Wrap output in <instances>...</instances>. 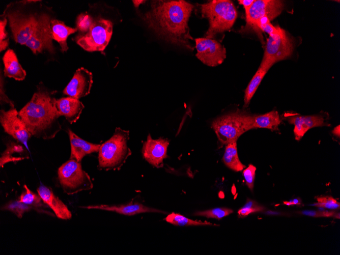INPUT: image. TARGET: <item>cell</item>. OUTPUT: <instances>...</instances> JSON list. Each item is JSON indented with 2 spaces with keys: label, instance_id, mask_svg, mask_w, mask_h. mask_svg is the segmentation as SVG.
<instances>
[{
  "label": "cell",
  "instance_id": "6da1fadb",
  "mask_svg": "<svg viewBox=\"0 0 340 255\" xmlns=\"http://www.w3.org/2000/svg\"><path fill=\"white\" fill-rule=\"evenodd\" d=\"M193 5L184 0L152 1L151 10L142 18L160 38L173 44L193 51V40L188 25Z\"/></svg>",
  "mask_w": 340,
  "mask_h": 255
},
{
  "label": "cell",
  "instance_id": "7a4b0ae2",
  "mask_svg": "<svg viewBox=\"0 0 340 255\" xmlns=\"http://www.w3.org/2000/svg\"><path fill=\"white\" fill-rule=\"evenodd\" d=\"M55 99L45 88L39 86L31 100L18 112V116L32 136L45 140L55 137L61 130V116Z\"/></svg>",
  "mask_w": 340,
  "mask_h": 255
},
{
  "label": "cell",
  "instance_id": "3957f363",
  "mask_svg": "<svg viewBox=\"0 0 340 255\" xmlns=\"http://www.w3.org/2000/svg\"><path fill=\"white\" fill-rule=\"evenodd\" d=\"M129 139V131L117 127L113 135L100 146L98 168L105 171L120 169L131 155L127 144Z\"/></svg>",
  "mask_w": 340,
  "mask_h": 255
},
{
  "label": "cell",
  "instance_id": "277c9868",
  "mask_svg": "<svg viewBox=\"0 0 340 255\" xmlns=\"http://www.w3.org/2000/svg\"><path fill=\"white\" fill-rule=\"evenodd\" d=\"M202 16L208 19L209 27L206 38L212 39L217 33L229 31L237 17V11L229 0H213L201 5Z\"/></svg>",
  "mask_w": 340,
  "mask_h": 255
},
{
  "label": "cell",
  "instance_id": "5b68a950",
  "mask_svg": "<svg viewBox=\"0 0 340 255\" xmlns=\"http://www.w3.org/2000/svg\"><path fill=\"white\" fill-rule=\"evenodd\" d=\"M252 117L240 110L223 115L215 119L211 127L219 144L226 145L237 141L245 132L252 129Z\"/></svg>",
  "mask_w": 340,
  "mask_h": 255
},
{
  "label": "cell",
  "instance_id": "8992f818",
  "mask_svg": "<svg viewBox=\"0 0 340 255\" xmlns=\"http://www.w3.org/2000/svg\"><path fill=\"white\" fill-rule=\"evenodd\" d=\"M58 179L64 192L72 195L93 187L89 175L82 169L80 162L73 158L58 169Z\"/></svg>",
  "mask_w": 340,
  "mask_h": 255
},
{
  "label": "cell",
  "instance_id": "52a82bcc",
  "mask_svg": "<svg viewBox=\"0 0 340 255\" xmlns=\"http://www.w3.org/2000/svg\"><path fill=\"white\" fill-rule=\"evenodd\" d=\"M113 24L108 19L99 18L94 21L89 31L79 34L76 43L88 51H101L109 43L112 34Z\"/></svg>",
  "mask_w": 340,
  "mask_h": 255
},
{
  "label": "cell",
  "instance_id": "ba28073f",
  "mask_svg": "<svg viewBox=\"0 0 340 255\" xmlns=\"http://www.w3.org/2000/svg\"><path fill=\"white\" fill-rule=\"evenodd\" d=\"M284 8V3L279 0H254L249 9L245 12L246 25L243 30L252 29L262 40L263 36L258 25L263 18L270 21L280 14Z\"/></svg>",
  "mask_w": 340,
  "mask_h": 255
},
{
  "label": "cell",
  "instance_id": "9c48e42d",
  "mask_svg": "<svg viewBox=\"0 0 340 255\" xmlns=\"http://www.w3.org/2000/svg\"><path fill=\"white\" fill-rule=\"evenodd\" d=\"M294 48L292 39L281 28L278 34L269 36L267 39L261 65L270 68L275 63L287 59L291 55Z\"/></svg>",
  "mask_w": 340,
  "mask_h": 255
},
{
  "label": "cell",
  "instance_id": "30bf717a",
  "mask_svg": "<svg viewBox=\"0 0 340 255\" xmlns=\"http://www.w3.org/2000/svg\"><path fill=\"white\" fill-rule=\"evenodd\" d=\"M50 21L49 16L45 13L37 17V22L34 32L25 44L34 54L41 52L45 49L51 53L54 51Z\"/></svg>",
  "mask_w": 340,
  "mask_h": 255
},
{
  "label": "cell",
  "instance_id": "8fae6325",
  "mask_svg": "<svg viewBox=\"0 0 340 255\" xmlns=\"http://www.w3.org/2000/svg\"><path fill=\"white\" fill-rule=\"evenodd\" d=\"M197 50L196 58L203 64L210 67L221 64L226 58L225 47L215 40L206 38L194 39Z\"/></svg>",
  "mask_w": 340,
  "mask_h": 255
},
{
  "label": "cell",
  "instance_id": "7c38bea8",
  "mask_svg": "<svg viewBox=\"0 0 340 255\" xmlns=\"http://www.w3.org/2000/svg\"><path fill=\"white\" fill-rule=\"evenodd\" d=\"M0 123L5 132L29 150L27 142L32 135L19 118L18 112L15 107H10L7 111L1 110Z\"/></svg>",
  "mask_w": 340,
  "mask_h": 255
},
{
  "label": "cell",
  "instance_id": "4fadbf2b",
  "mask_svg": "<svg viewBox=\"0 0 340 255\" xmlns=\"http://www.w3.org/2000/svg\"><path fill=\"white\" fill-rule=\"evenodd\" d=\"M7 17L14 39L17 43L25 45L34 32L38 17L24 14L18 11L7 13Z\"/></svg>",
  "mask_w": 340,
  "mask_h": 255
},
{
  "label": "cell",
  "instance_id": "5bb4252c",
  "mask_svg": "<svg viewBox=\"0 0 340 255\" xmlns=\"http://www.w3.org/2000/svg\"><path fill=\"white\" fill-rule=\"evenodd\" d=\"M169 140L160 137L153 139L149 134L143 144L142 154L145 159L157 168L163 166V159L167 158V150Z\"/></svg>",
  "mask_w": 340,
  "mask_h": 255
},
{
  "label": "cell",
  "instance_id": "9a60e30c",
  "mask_svg": "<svg viewBox=\"0 0 340 255\" xmlns=\"http://www.w3.org/2000/svg\"><path fill=\"white\" fill-rule=\"evenodd\" d=\"M93 74L87 69L81 67L76 70L72 78L68 83L63 93L75 99L88 95L93 84Z\"/></svg>",
  "mask_w": 340,
  "mask_h": 255
},
{
  "label": "cell",
  "instance_id": "2e32d148",
  "mask_svg": "<svg viewBox=\"0 0 340 255\" xmlns=\"http://www.w3.org/2000/svg\"><path fill=\"white\" fill-rule=\"evenodd\" d=\"M37 191L43 203L53 211L58 218L69 220L72 218L71 211L67 206L55 195L50 188L41 185L37 188Z\"/></svg>",
  "mask_w": 340,
  "mask_h": 255
},
{
  "label": "cell",
  "instance_id": "e0dca14e",
  "mask_svg": "<svg viewBox=\"0 0 340 255\" xmlns=\"http://www.w3.org/2000/svg\"><path fill=\"white\" fill-rule=\"evenodd\" d=\"M287 120L290 124L294 125L293 131L297 140H299L312 128L329 125L321 115H297L291 117Z\"/></svg>",
  "mask_w": 340,
  "mask_h": 255
},
{
  "label": "cell",
  "instance_id": "ac0fdd59",
  "mask_svg": "<svg viewBox=\"0 0 340 255\" xmlns=\"http://www.w3.org/2000/svg\"><path fill=\"white\" fill-rule=\"evenodd\" d=\"M81 208L87 209H98L112 211L129 216L146 212L165 213L162 211L147 207L139 203L133 202H131L130 203L125 205L117 206H109L107 205H90L81 207Z\"/></svg>",
  "mask_w": 340,
  "mask_h": 255
},
{
  "label": "cell",
  "instance_id": "d6986e66",
  "mask_svg": "<svg viewBox=\"0 0 340 255\" xmlns=\"http://www.w3.org/2000/svg\"><path fill=\"white\" fill-rule=\"evenodd\" d=\"M55 104L60 116L65 117L70 124L75 123L78 120L84 107L79 99L71 97L55 99Z\"/></svg>",
  "mask_w": 340,
  "mask_h": 255
},
{
  "label": "cell",
  "instance_id": "ffe728a7",
  "mask_svg": "<svg viewBox=\"0 0 340 255\" xmlns=\"http://www.w3.org/2000/svg\"><path fill=\"white\" fill-rule=\"evenodd\" d=\"M68 133L71 145V158H74L78 162L87 155L98 152L101 145L89 143L81 138L70 129Z\"/></svg>",
  "mask_w": 340,
  "mask_h": 255
},
{
  "label": "cell",
  "instance_id": "44dd1931",
  "mask_svg": "<svg viewBox=\"0 0 340 255\" xmlns=\"http://www.w3.org/2000/svg\"><path fill=\"white\" fill-rule=\"evenodd\" d=\"M4 64V73L5 76L22 80L26 76V72L19 64L14 51L8 49L3 57Z\"/></svg>",
  "mask_w": 340,
  "mask_h": 255
},
{
  "label": "cell",
  "instance_id": "7402d4cb",
  "mask_svg": "<svg viewBox=\"0 0 340 255\" xmlns=\"http://www.w3.org/2000/svg\"><path fill=\"white\" fill-rule=\"evenodd\" d=\"M50 26L52 39L59 43L63 52L66 51L68 49L67 39L69 35L78 31L77 28L68 26L64 22L57 19L51 20Z\"/></svg>",
  "mask_w": 340,
  "mask_h": 255
},
{
  "label": "cell",
  "instance_id": "603a6c76",
  "mask_svg": "<svg viewBox=\"0 0 340 255\" xmlns=\"http://www.w3.org/2000/svg\"><path fill=\"white\" fill-rule=\"evenodd\" d=\"M19 142H10L7 144V148L3 152L0 159V165L2 168L9 162H16L29 158L27 152Z\"/></svg>",
  "mask_w": 340,
  "mask_h": 255
},
{
  "label": "cell",
  "instance_id": "cb8c5ba5",
  "mask_svg": "<svg viewBox=\"0 0 340 255\" xmlns=\"http://www.w3.org/2000/svg\"><path fill=\"white\" fill-rule=\"evenodd\" d=\"M252 129L266 128L276 130L281 122L279 115L275 110L271 111L263 115L253 116Z\"/></svg>",
  "mask_w": 340,
  "mask_h": 255
},
{
  "label": "cell",
  "instance_id": "d4e9b609",
  "mask_svg": "<svg viewBox=\"0 0 340 255\" xmlns=\"http://www.w3.org/2000/svg\"><path fill=\"white\" fill-rule=\"evenodd\" d=\"M222 161L228 168L235 172L242 171L246 167L239 158L237 141L231 142L226 145Z\"/></svg>",
  "mask_w": 340,
  "mask_h": 255
},
{
  "label": "cell",
  "instance_id": "484cf974",
  "mask_svg": "<svg viewBox=\"0 0 340 255\" xmlns=\"http://www.w3.org/2000/svg\"><path fill=\"white\" fill-rule=\"evenodd\" d=\"M270 68L269 66L260 65L245 90L244 101L245 106L248 105L262 79Z\"/></svg>",
  "mask_w": 340,
  "mask_h": 255
},
{
  "label": "cell",
  "instance_id": "4316f807",
  "mask_svg": "<svg viewBox=\"0 0 340 255\" xmlns=\"http://www.w3.org/2000/svg\"><path fill=\"white\" fill-rule=\"evenodd\" d=\"M165 220L166 222L177 226L218 225L210 222L194 220L175 213L168 214Z\"/></svg>",
  "mask_w": 340,
  "mask_h": 255
},
{
  "label": "cell",
  "instance_id": "83f0119b",
  "mask_svg": "<svg viewBox=\"0 0 340 255\" xmlns=\"http://www.w3.org/2000/svg\"><path fill=\"white\" fill-rule=\"evenodd\" d=\"M25 191L23 192L19 197V201L35 208L43 207V202L40 195L32 191L28 187L24 185Z\"/></svg>",
  "mask_w": 340,
  "mask_h": 255
},
{
  "label": "cell",
  "instance_id": "f1b7e54d",
  "mask_svg": "<svg viewBox=\"0 0 340 255\" xmlns=\"http://www.w3.org/2000/svg\"><path fill=\"white\" fill-rule=\"evenodd\" d=\"M36 208L26 205L18 201H11L2 208V210L9 211L15 214L18 218H22L24 213Z\"/></svg>",
  "mask_w": 340,
  "mask_h": 255
},
{
  "label": "cell",
  "instance_id": "f546056e",
  "mask_svg": "<svg viewBox=\"0 0 340 255\" xmlns=\"http://www.w3.org/2000/svg\"><path fill=\"white\" fill-rule=\"evenodd\" d=\"M233 212V211L231 209L225 207H221L204 211H197L194 214L195 215L204 216L207 218L220 219L230 215Z\"/></svg>",
  "mask_w": 340,
  "mask_h": 255
},
{
  "label": "cell",
  "instance_id": "4dcf8cb0",
  "mask_svg": "<svg viewBox=\"0 0 340 255\" xmlns=\"http://www.w3.org/2000/svg\"><path fill=\"white\" fill-rule=\"evenodd\" d=\"M264 210L265 207L256 201L247 199L244 205L238 210V214L240 217H245L251 213L262 212Z\"/></svg>",
  "mask_w": 340,
  "mask_h": 255
},
{
  "label": "cell",
  "instance_id": "1f68e13d",
  "mask_svg": "<svg viewBox=\"0 0 340 255\" xmlns=\"http://www.w3.org/2000/svg\"><path fill=\"white\" fill-rule=\"evenodd\" d=\"M94 22L93 18L88 14H80L76 19V28L79 32V34L87 33Z\"/></svg>",
  "mask_w": 340,
  "mask_h": 255
},
{
  "label": "cell",
  "instance_id": "d6a6232c",
  "mask_svg": "<svg viewBox=\"0 0 340 255\" xmlns=\"http://www.w3.org/2000/svg\"><path fill=\"white\" fill-rule=\"evenodd\" d=\"M317 203L312 206L330 210L339 209L340 203L331 196H320L317 197Z\"/></svg>",
  "mask_w": 340,
  "mask_h": 255
},
{
  "label": "cell",
  "instance_id": "836d02e7",
  "mask_svg": "<svg viewBox=\"0 0 340 255\" xmlns=\"http://www.w3.org/2000/svg\"><path fill=\"white\" fill-rule=\"evenodd\" d=\"M256 167L250 164L243 171V175L245 180L246 185L248 188L252 191L256 176Z\"/></svg>",
  "mask_w": 340,
  "mask_h": 255
},
{
  "label": "cell",
  "instance_id": "e575fe53",
  "mask_svg": "<svg viewBox=\"0 0 340 255\" xmlns=\"http://www.w3.org/2000/svg\"><path fill=\"white\" fill-rule=\"evenodd\" d=\"M7 23V19L4 17L0 21V50L1 51L5 50L8 45L9 38L8 33L6 31L5 27Z\"/></svg>",
  "mask_w": 340,
  "mask_h": 255
},
{
  "label": "cell",
  "instance_id": "d590c367",
  "mask_svg": "<svg viewBox=\"0 0 340 255\" xmlns=\"http://www.w3.org/2000/svg\"><path fill=\"white\" fill-rule=\"evenodd\" d=\"M319 210H304L301 212V214L312 216L314 217H331L334 216L335 212L334 211H330L324 210L322 208Z\"/></svg>",
  "mask_w": 340,
  "mask_h": 255
},
{
  "label": "cell",
  "instance_id": "8d00e7d4",
  "mask_svg": "<svg viewBox=\"0 0 340 255\" xmlns=\"http://www.w3.org/2000/svg\"><path fill=\"white\" fill-rule=\"evenodd\" d=\"M3 83L2 82V78L1 79V103H6L10 105V107H15L13 102L10 100V99L5 94L4 90Z\"/></svg>",
  "mask_w": 340,
  "mask_h": 255
},
{
  "label": "cell",
  "instance_id": "74e56055",
  "mask_svg": "<svg viewBox=\"0 0 340 255\" xmlns=\"http://www.w3.org/2000/svg\"><path fill=\"white\" fill-rule=\"evenodd\" d=\"M254 0H239L238 1L239 4L243 6L245 12H246L250 8Z\"/></svg>",
  "mask_w": 340,
  "mask_h": 255
},
{
  "label": "cell",
  "instance_id": "f35d334b",
  "mask_svg": "<svg viewBox=\"0 0 340 255\" xmlns=\"http://www.w3.org/2000/svg\"><path fill=\"white\" fill-rule=\"evenodd\" d=\"M284 203L287 206L300 205L301 204V201L299 199H294L289 201H285Z\"/></svg>",
  "mask_w": 340,
  "mask_h": 255
},
{
  "label": "cell",
  "instance_id": "ab89813d",
  "mask_svg": "<svg viewBox=\"0 0 340 255\" xmlns=\"http://www.w3.org/2000/svg\"><path fill=\"white\" fill-rule=\"evenodd\" d=\"M339 125H338V126L335 127L333 130L332 131V133L333 134H334L335 136H337L339 137L340 136V130H339Z\"/></svg>",
  "mask_w": 340,
  "mask_h": 255
},
{
  "label": "cell",
  "instance_id": "60d3db41",
  "mask_svg": "<svg viewBox=\"0 0 340 255\" xmlns=\"http://www.w3.org/2000/svg\"><path fill=\"white\" fill-rule=\"evenodd\" d=\"M144 2V1H133V3L135 6V7H138L139 5L141 4H142Z\"/></svg>",
  "mask_w": 340,
  "mask_h": 255
}]
</instances>
